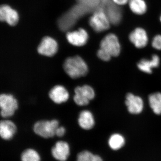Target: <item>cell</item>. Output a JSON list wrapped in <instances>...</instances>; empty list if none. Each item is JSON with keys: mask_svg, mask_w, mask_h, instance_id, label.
Segmentation results:
<instances>
[{"mask_svg": "<svg viewBox=\"0 0 161 161\" xmlns=\"http://www.w3.org/2000/svg\"><path fill=\"white\" fill-rule=\"evenodd\" d=\"M97 56L101 60L105 61H109L112 57V56L108 52L101 48L98 50L97 52Z\"/></svg>", "mask_w": 161, "mask_h": 161, "instance_id": "cell-22", "label": "cell"}, {"mask_svg": "<svg viewBox=\"0 0 161 161\" xmlns=\"http://www.w3.org/2000/svg\"><path fill=\"white\" fill-rule=\"evenodd\" d=\"M94 154L90 151H81L77 156V161H92Z\"/></svg>", "mask_w": 161, "mask_h": 161, "instance_id": "cell-21", "label": "cell"}, {"mask_svg": "<svg viewBox=\"0 0 161 161\" xmlns=\"http://www.w3.org/2000/svg\"><path fill=\"white\" fill-rule=\"evenodd\" d=\"M74 100L80 106H86L95 97V92L93 88L88 85L77 86L75 90Z\"/></svg>", "mask_w": 161, "mask_h": 161, "instance_id": "cell-5", "label": "cell"}, {"mask_svg": "<svg viewBox=\"0 0 161 161\" xmlns=\"http://www.w3.org/2000/svg\"><path fill=\"white\" fill-rule=\"evenodd\" d=\"M65 132V128H64L63 127L59 126L56 130L55 135H57V136H59V137H61V136H63L64 135Z\"/></svg>", "mask_w": 161, "mask_h": 161, "instance_id": "cell-24", "label": "cell"}, {"mask_svg": "<svg viewBox=\"0 0 161 161\" xmlns=\"http://www.w3.org/2000/svg\"><path fill=\"white\" fill-rule=\"evenodd\" d=\"M112 1L113 3L118 6H124L130 2V0H112Z\"/></svg>", "mask_w": 161, "mask_h": 161, "instance_id": "cell-25", "label": "cell"}, {"mask_svg": "<svg viewBox=\"0 0 161 161\" xmlns=\"http://www.w3.org/2000/svg\"><path fill=\"white\" fill-rule=\"evenodd\" d=\"M92 161H103V160L99 156L94 155Z\"/></svg>", "mask_w": 161, "mask_h": 161, "instance_id": "cell-26", "label": "cell"}, {"mask_svg": "<svg viewBox=\"0 0 161 161\" xmlns=\"http://www.w3.org/2000/svg\"><path fill=\"white\" fill-rule=\"evenodd\" d=\"M59 122L57 120H41L37 122L33 127L34 131L37 135L45 138H50L55 135Z\"/></svg>", "mask_w": 161, "mask_h": 161, "instance_id": "cell-2", "label": "cell"}, {"mask_svg": "<svg viewBox=\"0 0 161 161\" xmlns=\"http://www.w3.org/2000/svg\"><path fill=\"white\" fill-rule=\"evenodd\" d=\"M129 6L136 14H143L147 11V5L145 0H130Z\"/></svg>", "mask_w": 161, "mask_h": 161, "instance_id": "cell-17", "label": "cell"}, {"mask_svg": "<svg viewBox=\"0 0 161 161\" xmlns=\"http://www.w3.org/2000/svg\"><path fill=\"white\" fill-rule=\"evenodd\" d=\"M125 144L124 136L118 133H115L109 139V146L113 150H118L123 147Z\"/></svg>", "mask_w": 161, "mask_h": 161, "instance_id": "cell-19", "label": "cell"}, {"mask_svg": "<svg viewBox=\"0 0 161 161\" xmlns=\"http://www.w3.org/2000/svg\"><path fill=\"white\" fill-rule=\"evenodd\" d=\"M78 124L82 129L90 130L95 125V119L92 112L84 110L80 112L78 119Z\"/></svg>", "mask_w": 161, "mask_h": 161, "instance_id": "cell-16", "label": "cell"}, {"mask_svg": "<svg viewBox=\"0 0 161 161\" xmlns=\"http://www.w3.org/2000/svg\"><path fill=\"white\" fill-rule=\"evenodd\" d=\"M152 45L157 50H161V35H157L152 40Z\"/></svg>", "mask_w": 161, "mask_h": 161, "instance_id": "cell-23", "label": "cell"}, {"mask_svg": "<svg viewBox=\"0 0 161 161\" xmlns=\"http://www.w3.org/2000/svg\"><path fill=\"white\" fill-rule=\"evenodd\" d=\"M149 104L153 111L156 115L161 114V93L151 94L149 97Z\"/></svg>", "mask_w": 161, "mask_h": 161, "instance_id": "cell-18", "label": "cell"}, {"mask_svg": "<svg viewBox=\"0 0 161 161\" xmlns=\"http://www.w3.org/2000/svg\"><path fill=\"white\" fill-rule=\"evenodd\" d=\"M129 39L136 47L142 48L145 47L148 43V37L147 31L143 28H136L130 34Z\"/></svg>", "mask_w": 161, "mask_h": 161, "instance_id": "cell-9", "label": "cell"}, {"mask_svg": "<svg viewBox=\"0 0 161 161\" xmlns=\"http://www.w3.org/2000/svg\"><path fill=\"white\" fill-rule=\"evenodd\" d=\"M160 21H161V16H160Z\"/></svg>", "mask_w": 161, "mask_h": 161, "instance_id": "cell-27", "label": "cell"}, {"mask_svg": "<svg viewBox=\"0 0 161 161\" xmlns=\"http://www.w3.org/2000/svg\"><path fill=\"white\" fill-rule=\"evenodd\" d=\"M58 50L57 41L50 37L46 36L42 39L38 47L37 51L40 54L51 57L56 54Z\"/></svg>", "mask_w": 161, "mask_h": 161, "instance_id": "cell-7", "label": "cell"}, {"mask_svg": "<svg viewBox=\"0 0 161 161\" xmlns=\"http://www.w3.org/2000/svg\"><path fill=\"white\" fill-rule=\"evenodd\" d=\"M125 103L128 111L132 114H138L143 109L144 103L140 97L128 93L126 96Z\"/></svg>", "mask_w": 161, "mask_h": 161, "instance_id": "cell-11", "label": "cell"}, {"mask_svg": "<svg viewBox=\"0 0 161 161\" xmlns=\"http://www.w3.org/2000/svg\"><path fill=\"white\" fill-rule=\"evenodd\" d=\"M160 59L158 56L154 55L152 56L151 60L142 59L137 64V67L142 72L150 74L152 73L153 69L158 67Z\"/></svg>", "mask_w": 161, "mask_h": 161, "instance_id": "cell-15", "label": "cell"}, {"mask_svg": "<svg viewBox=\"0 0 161 161\" xmlns=\"http://www.w3.org/2000/svg\"><path fill=\"white\" fill-rule=\"evenodd\" d=\"M0 19L10 26H15L19 21V14L17 12L8 5H2L0 7Z\"/></svg>", "mask_w": 161, "mask_h": 161, "instance_id": "cell-10", "label": "cell"}, {"mask_svg": "<svg viewBox=\"0 0 161 161\" xmlns=\"http://www.w3.org/2000/svg\"><path fill=\"white\" fill-rule=\"evenodd\" d=\"M64 71L73 79L86 76L88 72V67L85 61L78 56L67 58L63 64Z\"/></svg>", "mask_w": 161, "mask_h": 161, "instance_id": "cell-1", "label": "cell"}, {"mask_svg": "<svg viewBox=\"0 0 161 161\" xmlns=\"http://www.w3.org/2000/svg\"><path fill=\"white\" fill-rule=\"evenodd\" d=\"M17 128L15 124L11 121L2 120L0 123V135L4 140H9L14 136Z\"/></svg>", "mask_w": 161, "mask_h": 161, "instance_id": "cell-14", "label": "cell"}, {"mask_svg": "<svg viewBox=\"0 0 161 161\" xmlns=\"http://www.w3.org/2000/svg\"><path fill=\"white\" fill-rule=\"evenodd\" d=\"M50 98L55 103L65 102L69 98V94L66 89L61 85H57L52 89L49 93Z\"/></svg>", "mask_w": 161, "mask_h": 161, "instance_id": "cell-13", "label": "cell"}, {"mask_svg": "<svg viewBox=\"0 0 161 161\" xmlns=\"http://www.w3.org/2000/svg\"><path fill=\"white\" fill-rule=\"evenodd\" d=\"M51 152L52 155L57 160L66 161L70 153L69 145L66 142L59 141L53 147Z\"/></svg>", "mask_w": 161, "mask_h": 161, "instance_id": "cell-12", "label": "cell"}, {"mask_svg": "<svg viewBox=\"0 0 161 161\" xmlns=\"http://www.w3.org/2000/svg\"><path fill=\"white\" fill-rule=\"evenodd\" d=\"M88 38L87 32L82 28H80L75 31L69 32L66 34L68 41L75 46H83L86 44Z\"/></svg>", "mask_w": 161, "mask_h": 161, "instance_id": "cell-8", "label": "cell"}, {"mask_svg": "<svg viewBox=\"0 0 161 161\" xmlns=\"http://www.w3.org/2000/svg\"><path fill=\"white\" fill-rule=\"evenodd\" d=\"M90 26L95 31L100 32L108 29L110 20L108 14L102 10L94 13L90 19Z\"/></svg>", "mask_w": 161, "mask_h": 161, "instance_id": "cell-4", "label": "cell"}, {"mask_svg": "<svg viewBox=\"0 0 161 161\" xmlns=\"http://www.w3.org/2000/svg\"><path fill=\"white\" fill-rule=\"evenodd\" d=\"M100 45V48L108 52L112 57H117L120 54V43L114 34L110 33L106 36L101 41Z\"/></svg>", "mask_w": 161, "mask_h": 161, "instance_id": "cell-6", "label": "cell"}, {"mask_svg": "<svg viewBox=\"0 0 161 161\" xmlns=\"http://www.w3.org/2000/svg\"><path fill=\"white\" fill-rule=\"evenodd\" d=\"M22 161H40V156L36 150L28 149L24 150L21 155Z\"/></svg>", "mask_w": 161, "mask_h": 161, "instance_id": "cell-20", "label": "cell"}, {"mask_svg": "<svg viewBox=\"0 0 161 161\" xmlns=\"http://www.w3.org/2000/svg\"><path fill=\"white\" fill-rule=\"evenodd\" d=\"M0 108L2 117H11L18 109L17 100L10 94H2L0 96Z\"/></svg>", "mask_w": 161, "mask_h": 161, "instance_id": "cell-3", "label": "cell"}]
</instances>
